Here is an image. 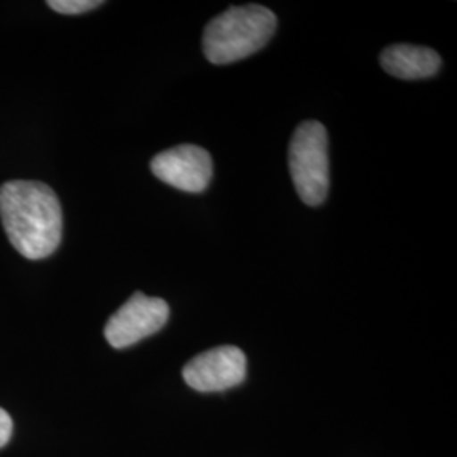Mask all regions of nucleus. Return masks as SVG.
Segmentation results:
<instances>
[{"instance_id":"nucleus-9","label":"nucleus","mask_w":457,"mask_h":457,"mask_svg":"<svg viewBox=\"0 0 457 457\" xmlns=\"http://www.w3.org/2000/svg\"><path fill=\"white\" fill-rule=\"evenodd\" d=\"M12 436V419L4 409H0V447H4Z\"/></svg>"},{"instance_id":"nucleus-7","label":"nucleus","mask_w":457,"mask_h":457,"mask_svg":"<svg viewBox=\"0 0 457 457\" xmlns=\"http://www.w3.org/2000/svg\"><path fill=\"white\" fill-rule=\"evenodd\" d=\"M379 63L386 73L402 80H422L436 75L441 56L434 49L413 45H392L383 49Z\"/></svg>"},{"instance_id":"nucleus-2","label":"nucleus","mask_w":457,"mask_h":457,"mask_svg":"<svg viewBox=\"0 0 457 457\" xmlns=\"http://www.w3.org/2000/svg\"><path fill=\"white\" fill-rule=\"evenodd\" d=\"M277 29V16L258 4L230 7L213 17L204 33V54L213 65H228L258 53Z\"/></svg>"},{"instance_id":"nucleus-5","label":"nucleus","mask_w":457,"mask_h":457,"mask_svg":"<svg viewBox=\"0 0 457 457\" xmlns=\"http://www.w3.org/2000/svg\"><path fill=\"white\" fill-rule=\"evenodd\" d=\"M183 378L196 392H224L245 379V353L236 345H220L188 361Z\"/></svg>"},{"instance_id":"nucleus-3","label":"nucleus","mask_w":457,"mask_h":457,"mask_svg":"<svg viewBox=\"0 0 457 457\" xmlns=\"http://www.w3.org/2000/svg\"><path fill=\"white\" fill-rule=\"evenodd\" d=\"M288 163L298 196L311 207L320 205L328 194V139L320 122L309 120L296 128Z\"/></svg>"},{"instance_id":"nucleus-1","label":"nucleus","mask_w":457,"mask_h":457,"mask_svg":"<svg viewBox=\"0 0 457 457\" xmlns=\"http://www.w3.org/2000/svg\"><path fill=\"white\" fill-rule=\"evenodd\" d=\"M0 219L11 245L28 260H43L62 243L63 212L56 194L41 181L0 187Z\"/></svg>"},{"instance_id":"nucleus-8","label":"nucleus","mask_w":457,"mask_h":457,"mask_svg":"<svg viewBox=\"0 0 457 457\" xmlns=\"http://www.w3.org/2000/svg\"><path fill=\"white\" fill-rule=\"evenodd\" d=\"M102 4L104 2H98V0H49L48 2V5L53 11L62 12V14H70V16L94 11Z\"/></svg>"},{"instance_id":"nucleus-6","label":"nucleus","mask_w":457,"mask_h":457,"mask_svg":"<svg viewBox=\"0 0 457 457\" xmlns=\"http://www.w3.org/2000/svg\"><path fill=\"white\" fill-rule=\"evenodd\" d=\"M151 171L181 192L202 194L212 180V158L204 147L181 145L156 154Z\"/></svg>"},{"instance_id":"nucleus-4","label":"nucleus","mask_w":457,"mask_h":457,"mask_svg":"<svg viewBox=\"0 0 457 457\" xmlns=\"http://www.w3.org/2000/svg\"><path fill=\"white\" fill-rule=\"evenodd\" d=\"M168 317L170 307L164 300L136 292L109 319L105 339L115 349L129 347L163 328Z\"/></svg>"}]
</instances>
